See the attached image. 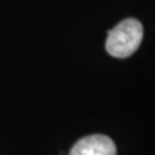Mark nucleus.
I'll return each mask as SVG.
<instances>
[{"mask_svg":"<svg viewBox=\"0 0 155 155\" xmlns=\"http://www.w3.org/2000/svg\"><path fill=\"white\" fill-rule=\"evenodd\" d=\"M143 36L141 22L127 18L110 30L106 39V51L116 58H127L138 49Z\"/></svg>","mask_w":155,"mask_h":155,"instance_id":"1","label":"nucleus"},{"mask_svg":"<svg viewBox=\"0 0 155 155\" xmlns=\"http://www.w3.org/2000/svg\"><path fill=\"white\" fill-rule=\"evenodd\" d=\"M69 155H116V146L109 136L91 134L75 142Z\"/></svg>","mask_w":155,"mask_h":155,"instance_id":"2","label":"nucleus"}]
</instances>
